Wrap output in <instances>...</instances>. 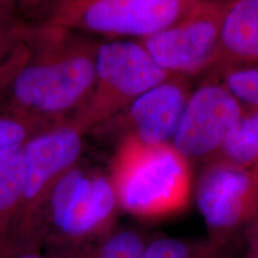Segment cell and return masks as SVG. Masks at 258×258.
Returning <instances> with one entry per match:
<instances>
[{"instance_id": "6da1fadb", "label": "cell", "mask_w": 258, "mask_h": 258, "mask_svg": "<svg viewBox=\"0 0 258 258\" xmlns=\"http://www.w3.org/2000/svg\"><path fill=\"white\" fill-rule=\"evenodd\" d=\"M98 47L89 35L32 24L0 83V110L49 124L70 120L92 91Z\"/></svg>"}, {"instance_id": "7a4b0ae2", "label": "cell", "mask_w": 258, "mask_h": 258, "mask_svg": "<svg viewBox=\"0 0 258 258\" xmlns=\"http://www.w3.org/2000/svg\"><path fill=\"white\" fill-rule=\"evenodd\" d=\"M109 176L120 209L141 220H161L188 208L194 195L191 163L172 144L118 140Z\"/></svg>"}, {"instance_id": "3957f363", "label": "cell", "mask_w": 258, "mask_h": 258, "mask_svg": "<svg viewBox=\"0 0 258 258\" xmlns=\"http://www.w3.org/2000/svg\"><path fill=\"white\" fill-rule=\"evenodd\" d=\"M120 211L109 173L79 160L60 177L44 206L42 250L74 249L101 239L117 226Z\"/></svg>"}, {"instance_id": "277c9868", "label": "cell", "mask_w": 258, "mask_h": 258, "mask_svg": "<svg viewBox=\"0 0 258 258\" xmlns=\"http://www.w3.org/2000/svg\"><path fill=\"white\" fill-rule=\"evenodd\" d=\"M200 0H35L32 24L91 35L133 37L157 34L184 17Z\"/></svg>"}, {"instance_id": "5b68a950", "label": "cell", "mask_w": 258, "mask_h": 258, "mask_svg": "<svg viewBox=\"0 0 258 258\" xmlns=\"http://www.w3.org/2000/svg\"><path fill=\"white\" fill-rule=\"evenodd\" d=\"M84 137L85 134L67 120L25 141L23 191L10 234V246L42 249L41 218L44 206L60 177L80 160Z\"/></svg>"}, {"instance_id": "8992f818", "label": "cell", "mask_w": 258, "mask_h": 258, "mask_svg": "<svg viewBox=\"0 0 258 258\" xmlns=\"http://www.w3.org/2000/svg\"><path fill=\"white\" fill-rule=\"evenodd\" d=\"M170 76L138 40L99 43L92 91L70 122L91 133Z\"/></svg>"}, {"instance_id": "52a82bcc", "label": "cell", "mask_w": 258, "mask_h": 258, "mask_svg": "<svg viewBox=\"0 0 258 258\" xmlns=\"http://www.w3.org/2000/svg\"><path fill=\"white\" fill-rule=\"evenodd\" d=\"M194 196L207 237L233 247L258 219V171L215 158L202 165Z\"/></svg>"}, {"instance_id": "ba28073f", "label": "cell", "mask_w": 258, "mask_h": 258, "mask_svg": "<svg viewBox=\"0 0 258 258\" xmlns=\"http://www.w3.org/2000/svg\"><path fill=\"white\" fill-rule=\"evenodd\" d=\"M233 0H200L175 24L138 40L169 74L190 77L209 70Z\"/></svg>"}, {"instance_id": "9c48e42d", "label": "cell", "mask_w": 258, "mask_h": 258, "mask_svg": "<svg viewBox=\"0 0 258 258\" xmlns=\"http://www.w3.org/2000/svg\"><path fill=\"white\" fill-rule=\"evenodd\" d=\"M245 108L220 80L202 84L191 92L172 146L190 163H206L220 152Z\"/></svg>"}, {"instance_id": "30bf717a", "label": "cell", "mask_w": 258, "mask_h": 258, "mask_svg": "<svg viewBox=\"0 0 258 258\" xmlns=\"http://www.w3.org/2000/svg\"><path fill=\"white\" fill-rule=\"evenodd\" d=\"M191 92L189 77L171 74L90 134L117 140L132 137L148 145L171 144Z\"/></svg>"}, {"instance_id": "8fae6325", "label": "cell", "mask_w": 258, "mask_h": 258, "mask_svg": "<svg viewBox=\"0 0 258 258\" xmlns=\"http://www.w3.org/2000/svg\"><path fill=\"white\" fill-rule=\"evenodd\" d=\"M258 64V0H233L209 70Z\"/></svg>"}, {"instance_id": "7c38bea8", "label": "cell", "mask_w": 258, "mask_h": 258, "mask_svg": "<svg viewBox=\"0 0 258 258\" xmlns=\"http://www.w3.org/2000/svg\"><path fill=\"white\" fill-rule=\"evenodd\" d=\"M151 234L134 226H116L101 239L74 249L44 251L51 258H145Z\"/></svg>"}, {"instance_id": "4fadbf2b", "label": "cell", "mask_w": 258, "mask_h": 258, "mask_svg": "<svg viewBox=\"0 0 258 258\" xmlns=\"http://www.w3.org/2000/svg\"><path fill=\"white\" fill-rule=\"evenodd\" d=\"M23 145L0 151V252L10 243V234L21 205L24 176Z\"/></svg>"}, {"instance_id": "5bb4252c", "label": "cell", "mask_w": 258, "mask_h": 258, "mask_svg": "<svg viewBox=\"0 0 258 258\" xmlns=\"http://www.w3.org/2000/svg\"><path fill=\"white\" fill-rule=\"evenodd\" d=\"M145 258H235L233 247L209 238H179L151 235Z\"/></svg>"}, {"instance_id": "9a60e30c", "label": "cell", "mask_w": 258, "mask_h": 258, "mask_svg": "<svg viewBox=\"0 0 258 258\" xmlns=\"http://www.w3.org/2000/svg\"><path fill=\"white\" fill-rule=\"evenodd\" d=\"M215 158L258 171V112L245 109Z\"/></svg>"}, {"instance_id": "2e32d148", "label": "cell", "mask_w": 258, "mask_h": 258, "mask_svg": "<svg viewBox=\"0 0 258 258\" xmlns=\"http://www.w3.org/2000/svg\"><path fill=\"white\" fill-rule=\"evenodd\" d=\"M31 28L18 8L0 0V83L21 54Z\"/></svg>"}, {"instance_id": "e0dca14e", "label": "cell", "mask_w": 258, "mask_h": 258, "mask_svg": "<svg viewBox=\"0 0 258 258\" xmlns=\"http://www.w3.org/2000/svg\"><path fill=\"white\" fill-rule=\"evenodd\" d=\"M218 74L220 82L246 110L258 112V64L231 67Z\"/></svg>"}, {"instance_id": "ac0fdd59", "label": "cell", "mask_w": 258, "mask_h": 258, "mask_svg": "<svg viewBox=\"0 0 258 258\" xmlns=\"http://www.w3.org/2000/svg\"><path fill=\"white\" fill-rule=\"evenodd\" d=\"M244 258H258V219L241 235Z\"/></svg>"}, {"instance_id": "d6986e66", "label": "cell", "mask_w": 258, "mask_h": 258, "mask_svg": "<svg viewBox=\"0 0 258 258\" xmlns=\"http://www.w3.org/2000/svg\"><path fill=\"white\" fill-rule=\"evenodd\" d=\"M0 258H51L42 249L9 246L0 252Z\"/></svg>"}, {"instance_id": "ffe728a7", "label": "cell", "mask_w": 258, "mask_h": 258, "mask_svg": "<svg viewBox=\"0 0 258 258\" xmlns=\"http://www.w3.org/2000/svg\"><path fill=\"white\" fill-rule=\"evenodd\" d=\"M8 144H9L8 128H6L4 122L0 120V151L8 147Z\"/></svg>"}, {"instance_id": "44dd1931", "label": "cell", "mask_w": 258, "mask_h": 258, "mask_svg": "<svg viewBox=\"0 0 258 258\" xmlns=\"http://www.w3.org/2000/svg\"><path fill=\"white\" fill-rule=\"evenodd\" d=\"M4 2H8L10 4L15 5L16 8L21 9V8H25L28 9L29 6H30L32 3L35 2V0H4Z\"/></svg>"}]
</instances>
